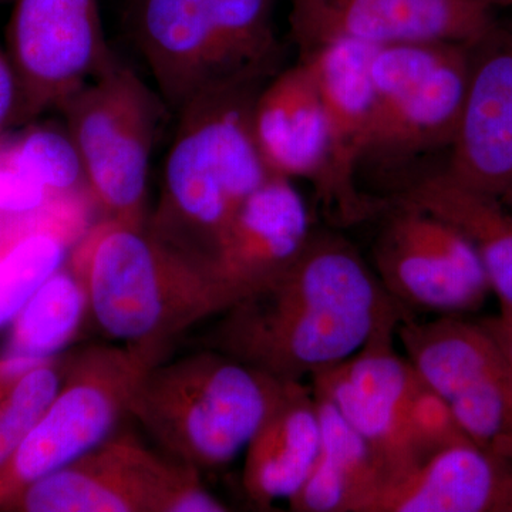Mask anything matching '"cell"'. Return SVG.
Returning <instances> with one entry per match:
<instances>
[{
    "mask_svg": "<svg viewBox=\"0 0 512 512\" xmlns=\"http://www.w3.org/2000/svg\"><path fill=\"white\" fill-rule=\"evenodd\" d=\"M394 200L433 212L466 235L480 256L500 311L512 313V212L500 198L471 190L439 170Z\"/></svg>",
    "mask_w": 512,
    "mask_h": 512,
    "instance_id": "obj_22",
    "label": "cell"
},
{
    "mask_svg": "<svg viewBox=\"0 0 512 512\" xmlns=\"http://www.w3.org/2000/svg\"><path fill=\"white\" fill-rule=\"evenodd\" d=\"M376 47L336 42L298 59L308 64L328 120L330 158L338 194V217L355 224L384 210L357 185V165L373 113L372 57Z\"/></svg>",
    "mask_w": 512,
    "mask_h": 512,
    "instance_id": "obj_17",
    "label": "cell"
},
{
    "mask_svg": "<svg viewBox=\"0 0 512 512\" xmlns=\"http://www.w3.org/2000/svg\"><path fill=\"white\" fill-rule=\"evenodd\" d=\"M500 512H512V467L510 476H508L507 485H505L503 503H501Z\"/></svg>",
    "mask_w": 512,
    "mask_h": 512,
    "instance_id": "obj_30",
    "label": "cell"
},
{
    "mask_svg": "<svg viewBox=\"0 0 512 512\" xmlns=\"http://www.w3.org/2000/svg\"><path fill=\"white\" fill-rule=\"evenodd\" d=\"M319 447V409L311 384L286 382L244 451L242 488L249 503L271 510L276 501H288L308 477Z\"/></svg>",
    "mask_w": 512,
    "mask_h": 512,
    "instance_id": "obj_19",
    "label": "cell"
},
{
    "mask_svg": "<svg viewBox=\"0 0 512 512\" xmlns=\"http://www.w3.org/2000/svg\"><path fill=\"white\" fill-rule=\"evenodd\" d=\"M97 212L90 192H79L32 214L0 215V330L66 264Z\"/></svg>",
    "mask_w": 512,
    "mask_h": 512,
    "instance_id": "obj_18",
    "label": "cell"
},
{
    "mask_svg": "<svg viewBox=\"0 0 512 512\" xmlns=\"http://www.w3.org/2000/svg\"><path fill=\"white\" fill-rule=\"evenodd\" d=\"M0 146L22 173L55 197L89 192L82 160L66 127L32 121L0 137Z\"/></svg>",
    "mask_w": 512,
    "mask_h": 512,
    "instance_id": "obj_26",
    "label": "cell"
},
{
    "mask_svg": "<svg viewBox=\"0 0 512 512\" xmlns=\"http://www.w3.org/2000/svg\"><path fill=\"white\" fill-rule=\"evenodd\" d=\"M87 313L86 288L66 262L37 288L10 323L5 353L52 359L79 333Z\"/></svg>",
    "mask_w": 512,
    "mask_h": 512,
    "instance_id": "obj_23",
    "label": "cell"
},
{
    "mask_svg": "<svg viewBox=\"0 0 512 512\" xmlns=\"http://www.w3.org/2000/svg\"><path fill=\"white\" fill-rule=\"evenodd\" d=\"M62 360L0 357V470L16 453L62 383Z\"/></svg>",
    "mask_w": 512,
    "mask_h": 512,
    "instance_id": "obj_25",
    "label": "cell"
},
{
    "mask_svg": "<svg viewBox=\"0 0 512 512\" xmlns=\"http://www.w3.org/2000/svg\"><path fill=\"white\" fill-rule=\"evenodd\" d=\"M512 461L454 444L383 485L372 512H500Z\"/></svg>",
    "mask_w": 512,
    "mask_h": 512,
    "instance_id": "obj_20",
    "label": "cell"
},
{
    "mask_svg": "<svg viewBox=\"0 0 512 512\" xmlns=\"http://www.w3.org/2000/svg\"><path fill=\"white\" fill-rule=\"evenodd\" d=\"M279 0H143L137 40L167 109L284 69Z\"/></svg>",
    "mask_w": 512,
    "mask_h": 512,
    "instance_id": "obj_5",
    "label": "cell"
},
{
    "mask_svg": "<svg viewBox=\"0 0 512 512\" xmlns=\"http://www.w3.org/2000/svg\"><path fill=\"white\" fill-rule=\"evenodd\" d=\"M19 512H224L201 471L113 433L89 453L39 478L9 501Z\"/></svg>",
    "mask_w": 512,
    "mask_h": 512,
    "instance_id": "obj_9",
    "label": "cell"
},
{
    "mask_svg": "<svg viewBox=\"0 0 512 512\" xmlns=\"http://www.w3.org/2000/svg\"><path fill=\"white\" fill-rule=\"evenodd\" d=\"M501 202L512 212V187L500 198Z\"/></svg>",
    "mask_w": 512,
    "mask_h": 512,
    "instance_id": "obj_32",
    "label": "cell"
},
{
    "mask_svg": "<svg viewBox=\"0 0 512 512\" xmlns=\"http://www.w3.org/2000/svg\"><path fill=\"white\" fill-rule=\"evenodd\" d=\"M165 103L116 60L59 110L100 218L146 227L151 156Z\"/></svg>",
    "mask_w": 512,
    "mask_h": 512,
    "instance_id": "obj_7",
    "label": "cell"
},
{
    "mask_svg": "<svg viewBox=\"0 0 512 512\" xmlns=\"http://www.w3.org/2000/svg\"><path fill=\"white\" fill-rule=\"evenodd\" d=\"M5 50L18 77V127L59 110L117 60L97 0H15Z\"/></svg>",
    "mask_w": 512,
    "mask_h": 512,
    "instance_id": "obj_10",
    "label": "cell"
},
{
    "mask_svg": "<svg viewBox=\"0 0 512 512\" xmlns=\"http://www.w3.org/2000/svg\"><path fill=\"white\" fill-rule=\"evenodd\" d=\"M315 394V393H313ZM320 447L301 488L288 500L296 512H372L386 477L365 440L338 410L316 396Z\"/></svg>",
    "mask_w": 512,
    "mask_h": 512,
    "instance_id": "obj_21",
    "label": "cell"
},
{
    "mask_svg": "<svg viewBox=\"0 0 512 512\" xmlns=\"http://www.w3.org/2000/svg\"><path fill=\"white\" fill-rule=\"evenodd\" d=\"M441 397L474 446L512 461V370L504 355L467 373Z\"/></svg>",
    "mask_w": 512,
    "mask_h": 512,
    "instance_id": "obj_24",
    "label": "cell"
},
{
    "mask_svg": "<svg viewBox=\"0 0 512 512\" xmlns=\"http://www.w3.org/2000/svg\"><path fill=\"white\" fill-rule=\"evenodd\" d=\"M252 131L269 174L309 181L323 207L338 214L328 120L315 77L303 60L279 70L259 90Z\"/></svg>",
    "mask_w": 512,
    "mask_h": 512,
    "instance_id": "obj_15",
    "label": "cell"
},
{
    "mask_svg": "<svg viewBox=\"0 0 512 512\" xmlns=\"http://www.w3.org/2000/svg\"><path fill=\"white\" fill-rule=\"evenodd\" d=\"M299 55L336 42L372 47L409 43L477 45L498 23L477 0H288Z\"/></svg>",
    "mask_w": 512,
    "mask_h": 512,
    "instance_id": "obj_12",
    "label": "cell"
},
{
    "mask_svg": "<svg viewBox=\"0 0 512 512\" xmlns=\"http://www.w3.org/2000/svg\"><path fill=\"white\" fill-rule=\"evenodd\" d=\"M160 360L126 345L90 346L70 357L52 402L0 470V510L23 488L109 439L128 416L141 377Z\"/></svg>",
    "mask_w": 512,
    "mask_h": 512,
    "instance_id": "obj_8",
    "label": "cell"
},
{
    "mask_svg": "<svg viewBox=\"0 0 512 512\" xmlns=\"http://www.w3.org/2000/svg\"><path fill=\"white\" fill-rule=\"evenodd\" d=\"M470 70V47L409 43L376 47L372 57L373 113L357 165L360 175L386 184L389 201L431 174L424 165L450 154Z\"/></svg>",
    "mask_w": 512,
    "mask_h": 512,
    "instance_id": "obj_6",
    "label": "cell"
},
{
    "mask_svg": "<svg viewBox=\"0 0 512 512\" xmlns=\"http://www.w3.org/2000/svg\"><path fill=\"white\" fill-rule=\"evenodd\" d=\"M67 265L110 338L163 359L178 336L239 301L211 266L181 254L146 227L99 218Z\"/></svg>",
    "mask_w": 512,
    "mask_h": 512,
    "instance_id": "obj_2",
    "label": "cell"
},
{
    "mask_svg": "<svg viewBox=\"0 0 512 512\" xmlns=\"http://www.w3.org/2000/svg\"><path fill=\"white\" fill-rule=\"evenodd\" d=\"M285 383L220 350H201L151 366L128 416L165 456L202 471L245 451Z\"/></svg>",
    "mask_w": 512,
    "mask_h": 512,
    "instance_id": "obj_4",
    "label": "cell"
},
{
    "mask_svg": "<svg viewBox=\"0 0 512 512\" xmlns=\"http://www.w3.org/2000/svg\"><path fill=\"white\" fill-rule=\"evenodd\" d=\"M477 2L485 3V5L491 6V8H512V0H477Z\"/></svg>",
    "mask_w": 512,
    "mask_h": 512,
    "instance_id": "obj_31",
    "label": "cell"
},
{
    "mask_svg": "<svg viewBox=\"0 0 512 512\" xmlns=\"http://www.w3.org/2000/svg\"><path fill=\"white\" fill-rule=\"evenodd\" d=\"M481 325L493 336L512 370V313L498 312V315L481 320Z\"/></svg>",
    "mask_w": 512,
    "mask_h": 512,
    "instance_id": "obj_29",
    "label": "cell"
},
{
    "mask_svg": "<svg viewBox=\"0 0 512 512\" xmlns=\"http://www.w3.org/2000/svg\"><path fill=\"white\" fill-rule=\"evenodd\" d=\"M407 434L416 466L443 448L471 443L446 400L423 380L410 402Z\"/></svg>",
    "mask_w": 512,
    "mask_h": 512,
    "instance_id": "obj_27",
    "label": "cell"
},
{
    "mask_svg": "<svg viewBox=\"0 0 512 512\" xmlns=\"http://www.w3.org/2000/svg\"><path fill=\"white\" fill-rule=\"evenodd\" d=\"M313 235L308 205L291 180L272 175L238 208L212 268L239 301L275 281Z\"/></svg>",
    "mask_w": 512,
    "mask_h": 512,
    "instance_id": "obj_16",
    "label": "cell"
},
{
    "mask_svg": "<svg viewBox=\"0 0 512 512\" xmlns=\"http://www.w3.org/2000/svg\"><path fill=\"white\" fill-rule=\"evenodd\" d=\"M19 107L18 77L8 53L0 47V137L18 127Z\"/></svg>",
    "mask_w": 512,
    "mask_h": 512,
    "instance_id": "obj_28",
    "label": "cell"
},
{
    "mask_svg": "<svg viewBox=\"0 0 512 512\" xmlns=\"http://www.w3.org/2000/svg\"><path fill=\"white\" fill-rule=\"evenodd\" d=\"M222 315L212 349L281 382H305L399 328L409 311L349 241L313 232L284 274Z\"/></svg>",
    "mask_w": 512,
    "mask_h": 512,
    "instance_id": "obj_1",
    "label": "cell"
},
{
    "mask_svg": "<svg viewBox=\"0 0 512 512\" xmlns=\"http://www.w3.org/2000/svg\"><path fill=\"white\" fill-rule=\"evenodd\" d=\"M268 80L222 87L177 114L160 202L146 228L201 264L212 266L235 212L272 177L252 131L255 99Z\"/></svg>",
    "mask_w": 512,
    "mask_h": 512,
    "instance_id": "obj_3",
    "label": "cell"
},
{
    "mask_svg": "<svg viewBox=\"0 0 512 512\" xmlns=\"http://www.w3.org/2000/svg\"><path fill=\"white\" fill-rule=\"evenodd\" d=\"M444 173L501 198L512 187V22L470 47L463 113Z\"/></svg>",
    "mask_w": 512,
    "mask_h": 512,
    "instance_id": "obj_14",
    "label": "cell"
},
{
    "mask_svg": "<svg viewBox=\"0 0 512 512\" xmlns=\"http://www.w3.org/2000/svg\"><path fill=\"white\" fill-rule=\"evenodd\" d=\"M376 274L404 309L457 316L491 292L474 245L450 222L412 202L393 200L375 244Z\"/></svg>",
    "mask_w": 512,
    "mask_h": 512,
    "instance_id": "obj_11",
    "label": "cell"
},
{
    "mask_svg": "<svg viewBox=\"0 0 512 512\" xmlns=\"http://www.w3.org/2000/svg\"><path fill=\"white\" fill-rule=\"evenodd\" d=\"M396 333L397 328L382 330L355 355L309 379L313 393L328 400L366 441L386 483L416 466L407 414L421 379L394 348Z\"/></svg>",
    "mask_w": 512,
    "mask_h": 512,
    "instance_id": "obj_13",
    "label": "cell"
}]
</instances>
